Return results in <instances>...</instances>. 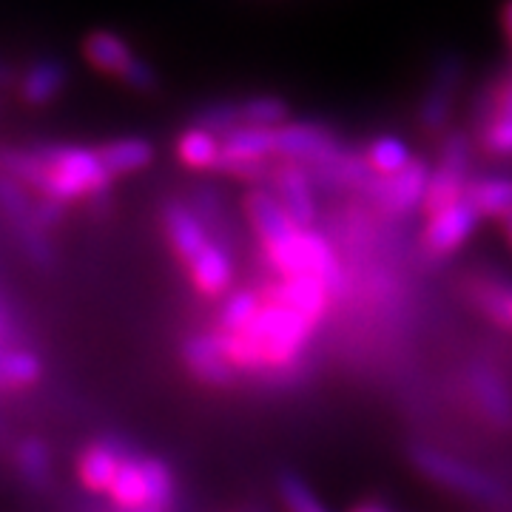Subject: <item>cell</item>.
I'll return each instance as SVG.
<instances>
[{
    "label": "cell",
    "mask_w": 512,
    "mask_h": 512,
    "mask_svg": "<svg viewBox=\"0 0 512 512\" xmlns=\"http://www.w3.org/2000/svg\"><path fill=\"white\" fill-rule=\"evenodd\" d=\"M137 512H168V510H157V507H146V510H137Z\"/></svg>",
    "instance_id": "f35d334b"
},
{
    "label": "cell",
    "mask_w": 512,
    "mask_h": 512,
    "mask_svg": "<svg viewBox=\"0 0 512 512\" xmlns=\"http://www.w3.org/2000/svg\"><path fill=\"white\" fill-rule=\"evenodd\" d=\"M185 268H188V276H191V285L202 296H222V293H228L231 285H234V276H237L234 256L228 251V245L217 242V239H211Z\"/></svg>",
    "instance_id": "9a60e30c"
},
{
    "label": "cell",
    "mask_w": 512,
    "mask_h": 512,
    "mask_svg": "<svg viewBox=\"0 0 512 512\" xmlns=\"http://www.w3.org/2000/svg\"><path fill=\"white\" fill-rule=\"evenodd\" d=\"M177 160L191 168V171H220L222 163V140L217 134L205 131V128L188 126L177 137Z\"/></svg>",
    "instance_id": "7402d4cb"
},
{
    "label": "cell",
    "mask_w": 512,
    "mask_h": 512,
    "mask_svg": "<svg viewBox=\"0 0 512 512\" xmlns=\"http://www.w3.org/2000/svg\"><path fill=\"white\" fill-rule=\"evenodd\" d=\"M470 137L464 131H450L441 140L439 163L430 171V188L424 200V214H436L441 208L464 200L467 185H470Z\"/></svg>",
    "instance_id": "5b68a950"
},
{
    "label": "cell",
    "mask_w": 512,
    "mask_h": 512,
    "mask_svg": "<svg viewBox=\"0 0 512 512\" xmlns=\"http://www.w3.org/2000/svg\"><path fill=\"white\" fill-rule=\"evenodd\" d=\"M120 83H126L131 92L148 94V92H154V89L160 86V74H157V69H154V66H151L148 60L137 57V60H134V66L128 69L126 77H123Z\"/></svg>",
    "instance_id": "4dcf8cb0"
},
{
    "label": "cell",
    "mask_w": 512,
    "mask_h": 512,
    "mask_svg": "<svg viewBox=\"0 0 512 512\" xmlns=\"http://www.w3.org/2000/svg\"><path fill=\"white\" fill-rule=\"evenodd\" d=\"M12 319H9V313H6V308L0 305V342H6L9 345V336H12Z\"/></svg>",
    "instance_id": "e575fe53"
},
{
    "label": "cell",
    "mask_w": 512,
    "mask_h": 512,
    "mask_svg": "<svg viewBox=\"0 0 512 512\" xmlns=\"http://www.w3.org/2000/svg\"><path fill=\"white\" fill-rule=\"evenodd\" d=\"M239 114H242V126L268 128V131H276V128L291 123L288 103L274 94H256V97L239 100Z\"/></svg>",
    "instance_id": "484cf974"
},
{
    "label": "cell",
    "mask_w": 512,
    "mask_h": 512,
    "mask_svg": "<svg viewBox=\"0 0 512 512\" xmlns=\"http://www.w3.org/2000/svg\"><path fill=\"white\" fill-rule=\"evenodd\" d=\"M311 333L313 325L308 319L276 302H265L251 328L242 330V336L262 356V365L271 370H291L299 365L302 353L311 342Z\"/></svg>",
    "instance_id": "3957f363"
},
{
    "label": "cell",
    "mask_w": 512,
    "mask_h": 512,
    "mask_svg": "<svg viewBox=\"0 0 512 512\" xmlns=\"http://www.w3.org/2000/svg\"><path fill=\"white\" fill-rule=\"evenodd\" d=\"M97 151H100V160L109 168L114 180L143 171L157 157V148L146 137H117V140L97 146Z\"/></svg>",
    "instance_id": "44dd1931"
},
{
    "label": "cell",
    "mask_w": 512,
    "mask_h": 512,
    "mask_svg": "<svg viewBox=\"0 0 512 512\" xmlns=\"http://www.w3.org/2000/svg\"><path fill=\"white\" fill-rule=\"evenodd\" d=\"M245 214L254 234L265 248L268 262L274 265L282 279L291 276H311L319 279L336 296L342 288V265L325 234L316 228H302L288 217L271 188H254L245 197Z\"/></svg>",
    "instance_id": "7a4b0ae2"
},
{
    "label": "cell",
    "mask_w": 512,
    "mask_h": 512,
    "mask_svg": "<svg viewBox=\"0 0 512 512\" xmlns=\"http://www.w3.org/2000/svg\"><path fill=\"white\" fill-rule=\"evenodd\" d=\"M268 177H271V194L288 211V217L302 228H313V222H316V183H313L311 171L305 165L276 163Z\"/></svg>",
    "instance_id": "8fae6325"
},
{
    "label": "cell",
    "mask_w": 512,
    "mask_h": 512,
    "mask_svg": "<svg viewBox=\"0 0 512 512\" xmlns=\"http://www.w3.org/2000/svg\"><path fill=\"white\" fill-rule=\"evenodd\" d=\"M276 493L285 512H330L322 498L313 493V487L296 473H282L276 478Z\"/></svg>",
    "instance_id": "83f0119b"
},
{
    "label": "cell",
    "mask_w": 512,
    "mask_h": 512,
    "mask_svg": "<svg viewBox=\"0 0 512 512\" xmlns=\"http://www.w3.org/2000/svg\"><path fill=\"white\" fill-rule=\"evenodd\" d=\"M66 208L69 205H63V202L49 200V197H35V208H32V220L35 225L43 231V234H49L52 228H57L63 217H66Z\"/></svg>",
    "instance_id": "1f68e13d"
},
{
    "label": "cell",
    "mask_w": 512,
    "mask_h": 512,
    "mask_svg": "<svg viewBox=\"0 0 512 512\" xmlns=\"http://www.w3.org/2000/svg\"><path fill=\"white\" fill-rule=\"evenodd\" d=\"M276 163H296L305 168H322L333 157H339L348 146L330 128L319 123H288L274 131Z\"/></svg>",
    "instance_id": "8992f818"
},
{
    "label": "cell",
    "mask_w": 512,
    "mask_h": 512,
    "mask_svg": "<svg viewBox=\"0 0 512 512\" xmlns=\"http://www.w3.org/2000/svg\"><path fill=\"white\" fill-rule=\"evenodd\" d=\"M470 393L481 410V416L493 424L495 430L512 427V390L504 376L490 365H476L470 370Z\"/></svg>",
    "instance_id": "5bb4252c"
},
{
    "label": "cell",
    "mask_w": 512,
    "mask_h": 512,
    "mask_svg": "<svg viewBox=\"0 0 512 512\" xmlns=\"http://www.w3.org/2000/svg\"><path fill=\"white\" fill-rule=\"evenodd\" d=\"M191 126L205 128V131H211V134H217V137H228L231 131H237L242 128V114H239V103L234 100H225V103H211V106H205L194 114V120H191Z\"/></svg>",
    "instance_id": "f1b7e54d"
},
{
    "label": "cell",
    "mask_w": 512,
    "mask_h": 512,
    "mask_svg": "<svg viewBox=\"0 0 512 512\" xmlns=\"http://www.w3.org/2000/svg\"><path fill=\"white\" fill-rule=\"evenodd\" d=\"M470 205L484 217L493 220H512V177H478L470 180L467 194H464Z\"/></svg>",
    "instance_id": "603a6c76"
},
{
    "label": "cell",
    "mask_w": 512,
    "mask_h": 512,
    "mask_svg": "<svg viewBox=\"0 0 512 512\" xmlns=\"http://www.w3.org/2000/svg\"><path fill=\"white\" fill-rule=\"evenodd\" d=\"M330 296L333 293L325 282L311 279V276H291V279H279V285L271 291V302L299 313L302 319H308L316 328L319 319L328 311Z\"/></svg>",
    "instance_id": "2e32d148"
},
{
    "label": "cell",
    "mask_w": 512,
    "mask_h": 512,
    "mask_svg": "<svg viewBox=\"0 0 512 512\" xmlns=\"http://www.w3.org/2000/svg\"><path fill=\"white\" fill-rule=\"evenodd\" d=\"M464 60L458 55H441L433 77H430V86L421 97L419 103V123L427 131H441L447 126L453 106H456V97L461 92V83H464Z\"/></svg>",
    "instance_id": "ba28073f"
},
{
    "label": "cell",
    "mask_w": 512,
    "mask_h": 512,
    "mask_svg": "<svg viewBox=\"0 0 512 512\" xmlns=\"http://www.w3.org/2000/svg\"><path fill=\"white\" fill-rule=\"evenodd\" d=\"M160 220H163L165 239H168L171 251L177 254V259L183 265H188L214 239L211 231L205 228V222L200 220V214L191 208V202L168 200L163 205V217Z\"/></svg>",
    "instance_id": "4fadbf2b"
},
{
    "label": "cell",
    "mask_w": 512,
    "mask_h": 512,
    "mask_svg": "<svg viewBox=\"0 0 512 512\" xmlns=\"http://www.w3.org/2000/svg\"><path fill=\"white\" fill-rule=\"evenodd\" d=\"M111 504L117 512H137L146 510L151 504V493H148V473H146V456L137 450L120 464L117 476L111 481L109 493Z\"/></svg>",
    "instance_id": "d6986e66"
},
{
    "label": "cell",
    "mask_w": 512,
    "mask_h": 512,
    "mask_svg": "<svg viewBox=\"0 0 512 512\" xmlns=\"http://www.w3.org/2000/svg\"><path fill=\"white\" fill-rule=\"evenodd\" d=\"M504 225H507V237H510V245H512V220L504 222Z\"/></svg>",
    "instance_id": "74e56055"
},
{
    "label": "cell",
    "mask_w": 512,
    "mask_h": 512,
    "mask_svg": "<svg viewBox=\"0 0 512 512\" xmlns=\"http://www.w3.org/2000/svg\"><path fill=\"white\" fill-rule=\"evenodd\" d=\"M18 83V74H15V69L9 66V63H3L0 60V89H9V86H15Z\"/></svg>",
    "instance_id": "836d02e7"
},
{
    "label": "cell",
    "mask_w": 512,
    "mask_h": 512,
    "mask_svg": "<svg viewBox=\"0 0 512 512\" xmlns=\"http://www.w3.org/2000/svg\"><path fill=\"white\" fill-rule=\"evenodd\" d=\"M487 311L498 325L512 328V291H498L487 299Z\"/></svg>",
    "instance_id": "d6a6232c"
},
{
    "label": "cell",
    "mask_w": 512,
    "mask_h": 512,
    "mask_svg": "<svg viewBox=\"0 0 512 512\" xmlns=\"http://www.w3.org/2000/svg\"><path fill=\"white\" fill-rule=\"evenodd\" d=\"M430 171H433L430 163L413 160V165H407L396 177H376L367 197L376 202V208L384 217H410L419 208H424L427 188H430Z\"/></svg>",
    "instance_id": "52a82bcc"
},
{
    "label": "cell",
    "mask_w": 512,
    "mask_h": 512,
    "mask_svg": "<svg viewBox=\"0 0 512 512\" xmlns=\"http://www.w3.org/2000/svg\"><path fill=\"white\" fill-rule=\"evenodd\" d=\"M350 512H393L390 507H384L379 501H365V504H356Z\"/></svg>",
    "instance_id": "d590c367"
},
{
    "label": "cell",
    "mask_w": 512,
    "mask_h": 512,
    "mask_svg": "<svg viewBox=\"0 0 512 512\" xmlns=\"http://www.w3.org/2000/svg\"><path fill=\"white\" fill-rule=\"evenodd\" d=\"M15 470H18L20 481L35 490V493H46L55 484V456L52 447L40 436H26L15 444Z\"/></svg>",
    "instance_id": "ffe728a7"
},
{
    "label": "cell",
    "mask_w": 512,
    "mask_h": 512,
    "mask_svg": "<svg viewBox=\"0 0 512 512\" xmlns=\"http://www.w3.org/2000/svg\"><path fill=\"white\" fill-rule=\"evenodd\" d=\"M362 154H365L367 165L376 171V177H396V174H402L404 168L413 165V160H416L410 143L404 137H396V134L373 137Z\"/></svg>",
    "instance_id": "cb8c5ba5"
},
{
    "label": "cell",
    "mask_w": 512,
    "mask_h": 512,
    "mask_svg": "<svg viewBox=\"0 0 512 512\" xmlns=\"http://www.w3.org/2000/svg\"><path fill=\"white\" fill-rule=\"evenodd\" d=\"M410 458H413V467L427 481H433V484H439V487L461 495V498H470L478 504H498L507 495L498 478L484 473L481 467L464 461V458L444 453L439 447H430V444L413 447Z\"/></svg>",
    "instance_id": "277c9868"
},
{
    "label": "cell",
    "mask_w": 512,
    "mask_h": 512,
    "mask_svg": "<svg viewBox=\"0 0 512 512\" xmlns=\"http://www.w3.org/2000/svg\"><path fill=\"white\" fill-rule=\"evenodd\" d=\"M0 171L26 185L35 197L72 205L77 200L109 197L114 177L92 146H46L6 148L0 154Z\"/></svg>",
    "instance_id": "6da1fadb"
},
{
    "label": "cell",
    "mask_w": 512,
    "mask_h": 512,
    "mask_svg": "<svg viewBox=\"0 0 512 512\" xmlns=\"http://www.w3.org/2000/svg\"><path fill=\"white\" fill-rule=\"evenodd\" d=\"M478 140L481 148L493 157L510 160L512 157V117L507 114H493L478 126Z\"/></svg>",
    "instance_id": "f546056e"
},
{
    "label": "cell",
    "mask_w": 512,
    "mask_h": 512,
    "mask_svg": "<svg viewBox=\"0 0 512 512\" xmlns=\"http://www.w3.org/2000/svg\"><path fill=\"white\" fill-rule=\"evenodd\" d=\"M69 77L72 74L63 60H55V57L37 60L18 77L20 100L26 106H49L69 86Z\"/></svg>",
    "instance_id": "ac0fdd59"
},
{
    "label": "cell",
    "mask_w": 512,
    "mask_h": 512,
    "mask_svg": "<svg viewBox=\"0 0 512 512\" xmlns=\"http://www.w3.org/2000/svg\"><path fill=\"white\" fill-rule=\"evenodd\" d=\"M501 20H504V32H507V37H510V43H512V0L504 3V9H501Z\"/></svg>",
    "instance_id": "8d00e7d4"
},
{
    "label": "cell",
    "mask_w": 512,
    "mask_h": 512,
    "mask_svg": "<svg viewBox=\"0 0 512 512\" xmlns=\"http://www.w3.org/2000/svg\"><path fill=\"white\" fill-rule=\"evenodd\" d=\"M83 57L92 66L94 72L111 74L117 80H123L126 72L134 66L137 52L128 46L126 37H120L111 29H94L83 37Z\"/></svg>",
    "instance_id": "e0dca14e"
},
{
    "label": "cell",
    "mask_w": 512,
    "mask_h": 512,
    "mask_svg": "<svg viewBox=\"0 0 512 512\" xmlns=\"http://www.w3.org/2000/svg\"><path fill=\"white\" fill-rule=\"evenodd\" d=\"M478 222H481V214L470 205L467 197L453 202V205H447V208H441V211L427 217L424 248L436 256L453 254V251H458L467 239L476 234Z\"/></svg>",
    "instance_id": "7c38bea8"
},
{
    "label": "cell",
    "mask_w": 512,
    "mask_h": 512,
    "mask_svg": "<svg viewBox=\"0 0 512 512\" xmlns=\"http://www.w3.org/2000/svg\"><path fill=\"white\" fill-rule=\"evenodd\" d=\"M262 296L251 288H239L228 293V299L222 302L220 316H217V328L220 333H242L251 328L259 311H262Z\"/></svg>",
    "instance_id": "4316f807"
},
{
    "label": "cell",
    "mask_w": 512,
    "mask_h": 512,
    "mask_svg": "<svg viewBox=\"0 0 512 512\" xmlns=\"http://www.w3.org/2000/svg\"><path fill=\"white\" fill-rule=\"evenodd\" d=\"M131 453H137V447L123 439V436L106 433V436L94 439L77 456V478H80V484L86 490H92V493H109L111 481L117 476L120 464Z\"/></svg>",
    "instance_id": "30bf717a"
},
{
    "label": "cell",
    "mask_w": 512,
    "mask_h": 512,
    "mask_svg": "<svg viewBox=\"0 0 512 512\" xmlns=\"http://www.w3.org/2000/svg\"><path fill=\"white\" fill-rule=\"evenodd\" d=\"M183 362L197 382L208 387H231L237 382V370L231 365L220 330L194 333L183 342Z\"/></svg>",
    "instance_id": "9c48e42d"
},
{
    "label": "cell",
    "mask_w": 512,
    "mask_h": 512,
    "mask_svg": "<svg viewBox=\"0 0 512 512\" xmlns=\"http://www.w3.org/2000/svg\"><path fill=\"white\" fill-rule=\"evenodd\" d=\"M43 376V362L35 350L9 348L0 353V390H26Z\"/></svg>",
    "instance_id": "d4e9b609"
}]
</instances>
